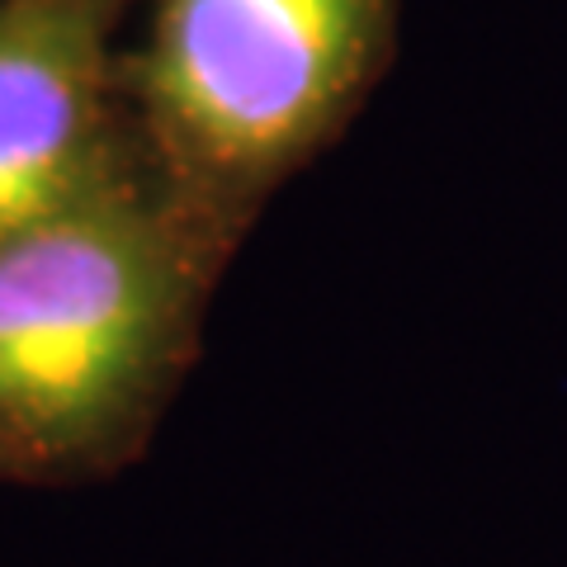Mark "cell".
Masks as SVG:
<instances>
[{"mask_svg":"<svg viewBox=\"0 0 567 567\" xmlns=\"http://www.w3.org/2000/svg\"><path fill=\"white\" fill-rule=\"evenodd\" d=\"M227 251L147 156L0 241V440L29 483L104 477L147 450Z\"/></svg>","mask_w":567,"mask_h":567,"instance_id":"6da1fadb","label":"cell"},{"mask_svg":"<svg viewBox=\"0 0 567 567\" xmlns=\"http://www.w3.org/2000/svg\"><path fill=\"white\" fill-rule=\"evenodd\" d=\"M398 0H156L128 85L142 156L227 241L350 123Z\"/></svg>","mask_w":567,"mask_h":567,"instance_id":"7a4b0ae2","label":"cell"},{"mask_svg":"<svg viewBox=\"0 0 567 567\" xmlns=\"http://www.w3.org/2000/svg\"><path fill=\"white\" fill-rule=\"evenodd\" d=\"M137 156L114 118L110 0H0V241Z\"/></svg>","mask_w":567,"mask_h":567,"instance_id":"3957f363","label":"cell"},{"mask_svg":"<svg viewBox=\"0 0 567 567\" xmlns=\"http://www.w3.org/2000/svg\"><path fill=\"white\" fill-rule=\"evenodd\" d=\"M0 483H29V477H24V464L10 454L6 440H0Z\"/></svg>","mask_w":567,"mask_h":567,"instance_id":"277c9868","label":"cell"}]
</instances>
